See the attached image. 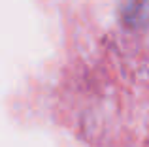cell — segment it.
I'll list each match as a JSON object with an SVG mask.
<instances>
[{"mask_svg":"<svg viewBox=\"0 0 149 147\" xmlns=\"http://www.w3.org/2000/svg\"><path fill=\"white\" fill-rule=\"evenodd\" d=\"M123 23L132 28L149 23V0H128L123 8Z\"/></svg>","mask_w":149,"mask_h":147,"instance_id":"obj_1","label":"cell"}]
</instances>
